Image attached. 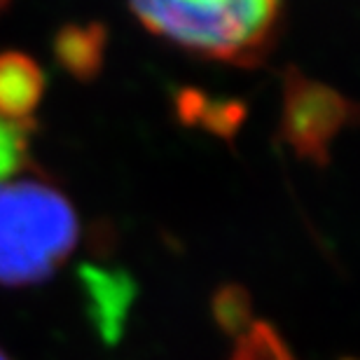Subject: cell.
Listing matches in <instances>:
<instances>
[{
  "mask_svg": "<svg viewBox=\"0 0 360 360\" xmlns=\"http://www.w3.org/2000/svg\"><path fill=\"white\" fill-rule=\"evenodd\" d=\"M80 225L63 194L38 178L0 180V285L49 278L73 253Z\"/></svg>",
  "mask_w": 360,
  "mask_h": 360,
  "instance_id": "cell-1",
  "label": "cell"
},
{
  "mask_svg": "<svg viewBox=\"0 0 360 360\" xmlns=\"http://www.w3.org/2000/svg\"><path fill=\"white\" fill-rule=\"evenodd\" d=\"M143 26L192 52L246 61L276 26L281 0H131Z\"/></svg>",
  "mask_w": 360,
  "mask_h": 360,
  "instance_id": "cell-2",
  "label": "cell"
},
{
  "mask_svg": "<svg viewBox=\"0 0 360 360\" xmlns=\"http://www.w3.org/2000/svg\"><path fill=\"white\" fill-rule=\"evenodd\" d=\"M349 103L326 84L290 77L285 84L283 131L288 143L307 160L323 162L328 148L349 117Z\"/></svg>",
  "mask_w": 360,
  "mask_h": 360,
  "instance_id": "cell-3",
  "label": "cell"
},
{
  "mask_svg": "<svg viewBox=\"0 0 360 360\" xmlns=\"http://www.w3.org/2000/svg\"><path fill=\"white\" fill-rule=\"evenodd\" d=\"M80 283L84 288L91 326L105 344H115L122 337L136 300L134 278L124 271L87 264L80 269Z\"/></svg>",
  "mask_w": 360,
  "mask_h": 360,
  "instance_id": "cell-4",
  "label": "cell"
},
{
  "mask_svg": "<svg viewBox=\"0 0 360 360\" xmlns=\"http://www.w3.org/2000/svg\"><path fill=\"white\" fill-rule=\"evenodd\" d=\"M45 77L38 63L24 54H0V117L14 124L28 120L40 103Z\"/></svg>",
  "mask_w": 360,
  "mask_h": 360,
  "instance_id": "cell-5",
  "label": "cell"
},
{
  "mask_svg": "<svg viewBox=\"0 0 360 360\" xmlns=\"http://www.w3.org/2000/svg\"><path fill=\"white\" fill-rule=\"evenodd\" d=\"M101 52H103V31L98 26H70L61 31L56 40V56L77 77H89L96 73Z\"/></svg>",
  "mask_w": 360,
  "mask_h": 360,
  "instance_id": "cell-6",
  "label": "cell"
},
{
  "mask_svg": "<svg viewBox=\"0 0 360 360\" xmlns=\"http://www.w3.org/2000/svg\"><path fill=\"white\" fill-rule=\"evenodd\" d=\"M213 319L227 335L241 337L253 326L250 295L241 285H225L213 295Z\"/></svg>",
  "mask_w": 360,
  "mask_h": 360,
  "instance_id": "cell-7",
  "label": "cell"
},
{
  "mask_svg": "<svg viewBox=\"0 0 360 360\" xmlns=\"http://www.w3.org/2000/svg\"><path fill=\"white\" fill-rule=\"evenodd\" d=\"M232 360H295V356L271 326L253 323L248 333L239 337Z\"/></svg>",
  "mask_w": 360,
  "mask_h": 360,
  "instance_id": "cell-8",
  "label": "cell"
},
{
  "mask_svg": "<svg viewBox=\"0 0 360 360\" xmlns=\"http://www.w3.org/2000/svg\"><path fill=\"white\" fill-rule=\"evenodd\" d=\"M26 164L24 124H14L0 117V180L12 178Z\"/></svg>",
  "mask_w": 360,
  "mask_h": 360,
  "instance_id": "cell-9",
  "label": "cell"
},
{
  "mask_svg": "<svg viewBox=\"0 0 360 360\" xmlns=\"http://www.w3.org/2000/svg\"><path fill=\"white\" fill-rule=\"evenodd\" d=\"M7 3H10V0H0V10H3V7H5Z\"/></svg>",
  "mask_w": 360,
  "mask_h": 360,
  "instance_id": "cell-10",
  "label": "cell"
},
{
  "mask_svg": "<svg viewBox=\"0 0 360 360\" xmlns=\"http://www.w3.org/2000/svg\"><path fill=\"white\" fill-rule=\"evenodd\" d=\"M0 360H10V358H7V356L3 354V351H0Z\"/></svg>",
  "mask_w": 360,
  "mask_h": 360,
  "instance_id": "cell-11",
  "label": "cell"
}]
</instances>
